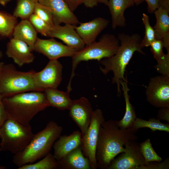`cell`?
<instances>
[{
  "mask_svg": "<svg viewBox=\"0 0 169 169\" xmlns=\"http://www.w3.org/2000/svg\"><path fill=\"white\" fill-rule=\"evenodd\" d=\"M136 133L132 128H120L117 120H105L100 127L96 145L98 168L108 169L115 157L125 152L126 143L138 139Z\"/></svg>",
  "mask_w": 169,
  "mask_h": 169,
  "instance_id": "6da1fadb",
  "label": "cell"
},
{
  "mask_svg": "<svg viewBox=\"0 0 169 169\" xmlns=\"http://www.w3.org/2000/svg\"><path fill=\"white\" fill-rule=\"evenodd\" d=\"M117 38L120 44L116 52L112 56L100 61L104 66L100 67V69L105 75L110 71L113 72L112 83L116 85L117 95L120 96L121 93L120 83L126 79L124 77L125 69L134 54L137 52L143 55L146 54L142 50V39L139 34L129 35L122 33H119Z\"/></svg>",
  "mask_w": 169,
  "mask_h": 169,
  "instance_id": "7a4b0ae2",
  "label": "cell"
},
{
  "mask_svg": "<svg viewBox=\"0 0 169 169\" xmlns=\"http://www.w3.org/2000/svg\"><path fill=\"white\" fill-rule=\"evenodd\" d=\"M2 102L8 118L23 125L30 122L38 113L49 106L44 93L32 91L3 98Z\"/></svg>",
  "mask_w": 169,
  "mask_h": 169,
  "instance_id": "3957f363",
  "label": "cell"
},
{
  "mask_svg": "<svg viewBox=\"0 0 169 169\" xmlns=\"http://www.w3.org/2000/svg\"><path fill=\"white\" fill-rule=\"evenodd\" d=\"M63 127L49 121L43 130L34 134L30 142L21 152L14 155L13 163L18 167L33 163L50 152L55 142L61 136Z\"/></svg>",
  "mask_w": 169,
  "mask_h": 169,
  "instance_id": "277c9868",
  "label": "cell"
},
{
  "mask_svg": "<svg viewBox=\"0 0 169 169\" xmlns=\"http://www.w3.org/2000/svg\"><path fill=\"white\" fill-rule=\"evenodd\" d=\"M117 37L112 34L106 33L102 35L98 41L85 45L82 49L77 52L73 56L72 71L67 87V90H72L71 83L75 75V70L78 64L82 61L101 59L110 57L116 52L120 46Z\"/></svg>",
  "mask_w": 169,
  "mask_h": 169,
  "instance_id": "5b68a950",
  "label": "cell"
},
{
  "mask_svg": "<svg viewBox=\"0 0 169 169\" xmlns=\"http://www.w3.org/2000/svg\"><path fill=\"white\" fill-rule=\"evenodd\" d=\"M35 71L22 72L12 64H3L0 70V94L3 98L21 93L39 91L34 79Z\"/></svg>",
  "mask_w": 169,
  "mask_h": 169,
  "instance_id": "8992f818",
  "label": "cell"
},
{
  "mask_svg": "<svg viewBox=\"0 0 169 169\" xmlns=\"http://www.w3.org/2000/svg\"><path fill=\"white\" fill-rule=\"evenodd\" d=\"M34 134L30 124L23 125L8 118L0 128V151L18 154L25 148Z\"/></svg>",
  "mask_w": 169,
  "mask_h": 169,
  "instance_id": "52a82bcc",
  "label": "cell"
},
{
  "mask_svg": "<svg viewBox=\"0 0 169 169\" xmlns=\"http://www.w3.org/2000/svg\"><path fill=\"white\" fill-rule=\"evenodd\" d=\"M105 121L101 109H97L93 110L90 124L82 137V151L84 156L88 159L92 169L98 168L96 158V145L100 127Z\"/></svg>",
  "mask_w": 169,
  "mask_h": 169,
  "instance_id": "ba28073f",
  "label": "cell"
},
{
  "mask_svg": "<svg viewBox=\"0 0 169 169\" xmlns=\"http://www.w3.org/2000/svg\"><path fill=\"white\" fill-rule=\"evenodd\" d=\"M124 146L125 152L112 161L108 169H138L147 163L136 140L130 141Z\"/></svg>",
  "mask_w": 169,
  "mask_h": 169,
  "instance_id": "9c48e42d",
  "label": "cell"
},
{
  "mask_svg": "<svg viewBox=\"0 0 169 169\" xmlns=\"http://www.w3.org/2000/svg\"><path fill=\"white\" fill-rule=\"evenodd\" d=\"M146 100L156 108H169V77L161 75L151 78L145 91Z\"/></svg>",
  "mask_w": 169,
  "mask_h": 169,
  "instance_id": "30bf717a",
  "label": "cell"
},
{
  "mask_svg": "<svg viewBox=\"0 0 169 169\" xmlns=\"http://www.w3.org/2000/svg\"><path fill=\"white\" fill-rule=\"evenodd\" d=\"M63 66L58 59L49 60L45 68L35 72L34 79L38 90L44 91L49 88H57L62 80Z\"/></svg>",
  "mask_w": 169,
  "mask_h": 169,
  "instance_id": "8fae6325",
  "label": "cell"
},
{
  "mask_svg": "<svg viewBox=\"0 0 169 169\" xmlns=\"http://www.w3.org/2000/svg\"><path fill=\"white\" fill-rule=\"evenodd\" d=\"M33 51L43 54L49 60L58 59L63 57H72L78 51L57 41L53 38L46 39L38 38Z\"/></svg>",
  "mask_w": 169,
  "mask_h": 169,
  "instance_id": "7c38bea8",
  "label": "cell"
},
{
  "mask_svg": "<svg viewBox=\"0 0 169 169\" xmlns=\"http://www.w3.org/2000/svg\"><path fill=\"white\" fill-rule=\"evenodd\" d=\"M68 110L69 116L80 129L83 137L90 124L93 111L90 102L84 97L72 100Z\"/></svg>",
  "mask_w": 169,
  "mask_h": 169,
  "instance_id": "4fadbf2b",
  "label": "cell"
},
{
  "mask_svg": "<svg viewBox=\"0 0 169 169\" xmlns=\"http://www.w3.org/2000/svg\"><path fill=\"white\" fill-rule=\"evenodd\" d=\"M38 2L48 8L51 11L54 25L64 23L76 26L80 23L74 12L70 9L64 0H40Z\"/></svg>",
  "mask_w": 169,
  "mask_h": 169,
  "instance_id": "5bb4252c",
  "label": "cell"
},
{
  "mask_svg": "<svg viewBox=\"0 0 169 169\" xmlns=\"http://www.w3.org/2000/svg\"><path fill=\"white\" fill-rule=\"evenodd\" d=\"M75 26L69 24L53 25L48 36L59 39L66 45L79 51L85 45L76 31Z\"/></svg>",
  "mask_w": 169,
  "mask_h": 169,
  "instance_id": "9a60e30c",
  "label": "cell"
},
{
  "mask_svg": "<svg viewBox=\"0 0 169 169\" xmlns=\"http://www.w3.org/2000/svg\"><path fill=\"white\" fill-rule=\"evenodd\" d=\"M32 51L25 42L13 38L7 44L6 54L18 66L21 67L33 62L35 57Z\"/></svg>",
  "mask_w": 169,
  "mask_h": 169,
  "instance_id": "2e32d148",
  "label": "cell"
},
{
  "mask_svg": "<svg viewBox=\"0 0 169 169\" xmlns=\"http://www.w3.org/2000/svg\"><path fill=\"white\" fill-rule=\"evenodd\" d=\"M109 20L98 17L89 22L79 23L75 29L85 45L95 41L99 34L108 26Z\"/></svg>",
  "mask_w": 169,
  "mask_h": 169,
  "instance_id": "e0dca14e",
  "label": "cell"
},
{
  "mask_svg": "<svg viewBox=\"0 0 169 169\" xmlns=\"http://www.w3.org/2000/svg\"><path fill=\"white\" fill-rule=\"evenodd\" d=\"M82 136L80 131H74L69 135L60 136L55 142L53 147L54 156L59 161L72 150L81 145Z\"/></svg>",
  "mask_w": 169,
  "mask_h": 169,
  "instance_id": "ac0fdd59",
  "label": "cell"
},
{
  "mask_svg": "<svg viewBox=\"0 0 169 169\" xmlns=\"http://www.w3.org/2000/svg\"><path fill=\"white\" fill-rule=\"evenodd\" d=\"M156 19L153 27L155 39L161 40L169 53V9L159 7L154 12Z\"/></svg>",
  "mask_w": 169,
  "mask_h": 169,
  "instance_id": "d6986e66",
  "label": "cell"
},
{
  "mask_svg": "<svg viewBox=\"0 0 169 169\" xmlns=\"http://www.w3.org/2000/svg\"><path fill=\"white\" fill-rule=\"evenodd\" d=\"M60 169H90L89 161L83 153L81 145L58 161Z\"/></svg>",
  "mask_w": 169,
  "mask_h": 169,
  "instance_id": "ffe728a7",
  "label": "cell"
},
{
  "mask_svg": "<svg viewBox=\"0 0 169 169\" xmlns=\"http://www.w3.org/2000/svg\"><path fill=\"white\" fill-rule=\"evenodd\" d=\"M132 0H109L107 4L110 13L112 27L115 29L118 27L125 26L126 20L124 13L125 10L133 6Z\"/></svg>",
  "mask_w": 169,
  "mask_h": 169,
  "instance_id": "44dd1931",
  "label": "cell"
},
{
  "mask_svg": "<svg viewBox=\"0 0 169 169\" xmlns=\"http://www.w3.org/2000/svg\"><path fill=\"white\" fill-rule=\"evenodd\" d=\"M37 33L28 19L22 20L15 27L13 33V38L26 43L32 51L37 40Z\"/></svg>",
  "mask_w": 169,
  "mask_h": 169,
  "instance_id": "7402d4cb",
  "label": "cell"
},
{
  "mask_svg": "<svg viewBox=\"0 0 169 169\" xmlns=\"http://www.w3.org/2000/svg\"><path fill=\"white\" fill-rule=\"evenodd\" d=\"M44 91L49 106L59 110H69L72 101L70 97V92H64L57 88L47 89Z\"/></svg>",
  "mask_w": 169,
  "mask_h": 169,
  "instance_id": "603a6c76",
  "label": "cell"
},
{
  "mask_svg": "<svg viewBox=\"0 0 169 169\" xmlns=\"http://www.w3.org/2000/svg\"><path fill=\"white\" fill-rule=\"evenodd\" d=\"M151 51L157 64L155 68L161 75L169 77V53L165 54L164 45L161 40L155 39L151 44Z\"/></svg>",
  "mask_w": 169,
  "mask_h": 169,
  "instance_id": "cb8c5ba5",
  "label": "cell"
},
{
  "mask_svg": "<svg viewBox=\"0 0 169 169\" xmlns=\"http://www.w3.org/2000/svg\"><path fill=\"white\" fill-rule=\"evenodd\" d=\"M120 84L125 103V110L123 118L120 120L117 121V122L118 126L121 129L131 128L137 117L136 112L134 107L130 101L128 94L129 89L127 80L121 81Z\"/></svg>",
  "mask_w": 169,
  "mask_h": 169,
  "instance_id": "d4e9b609",
  "label": "cell"
},
{
  "mask_svg": "<svg viewBox=\"0 0 169 169\" xmlns=\"http://www.w3.org/2000/svg\"><path fill=\"white\" fill-rule=\"evenodd\" d=\"M143 128H149L153 131H159L169 132V123H163L154 118L146 120L136 117L131 128L136 132L138 129Z\"/></svg>",
  "mask_w": 169,
  "mask_h": 169,
  "instance_id": "484cf974",
  "label": "cell"
},
{
  "mask_svg": "<svg viewBox=\"0 0 169 169\" xmlns=\"http://www.w3.org/2000/svg\"><path fill=\"white\" fill-rule=\"evenodd\" d=\"M17 24V18L13 15L0 11V36L9 37L12 36Z\"/></svg>",
  "mask_w": 169,
  "mask_h": 169,
  "instance_id": "4316f807",
  "label": "cell"
},
{
  "mask_svg": "<svg viewBox=\"0 0 169 169\" xmlns=\"http://www.w3.org/2000/svg\"><path fill=\"white\" fill-rule=\"evenodd\" d=\"M18 169H60L58 161L50 152L42 160L35 163L25 164Z\"/></svg>",
  "mask_w": 169,
  "mask_h": 169,
  "instance_id": "83f0119b",
  "label": "cell"
},
{
  "mask_svg": "<svg viewBox=\"0 0 169 169\" xmlns=\"http://www.w3.org/2000/svg\"><path fill=\"white\" fill-rule=\"evenodd\" d=\"M35 3L32 0H18L13 15L22 20L28 19L33 13Z\"/></svg>",
  "mask_w": 169,
  "mask_h": 169,
  "instance_id": "f1b7e54d",
  "label": "cell"
},
{
  "mask_svg": "<svg viewBox=\"0 0 169 169\" xmlns=\"http://www.w3.org/2000/svg\"><path fill=\"white\" fill-rule=\"evenodd\" d=\"M140 145L141 152L146 163L162 161L161 157L158 155L153 149L149 139H146L140 144Z\"/></svg>",
  "mask_w": 169,
  "mask_h": 169,
  "instance_id": "f546056e",
  "label": "cell"
},
{
  "mask_svg": "<svg viewBox=\"0 0 169 169\" xmlns=\"http://www.w3.org/2000/svg\"><path fill=\"white\" fill-rule=\"evenodd\" d=\"M142 20L145 28L144 37L141 43V46L143 48L150 46L151 43L155 39V38L154 30L150 25L148 16L143 13Z\"/></svg>",
  "mask_w": 169,
  "mask_h": 169,
  "instance_id": "4dcf8cb0",
  "label": "cell"
},
{
  "mask_svg": "<svg viewBox=\"0 0 169 169\" xmlns=\"http://www.w3.org/2000/svg\"><path fill=\"white\" fill-rule=\"evenodd\" d=\"M28 20L38 33L45 36H48L52 26L48 24L34 13L31 15Z\"/></svg>",
  "mask_w": 169,
  "mask_h": 169,
  "instance_id": "1f68e13d",
  "label": "cell"
},
{
  "mask_svg": "<svg viewBox=\"0 0 169 169\" xmlns=\"http://www.w3.org/2000/svg\"><path fill=\"white\" fill-rule=\"evenodd\" d=\"M33 13L49 25H54L53 16L50 10L38 2L35 3Z\"/></svg>",
  "mask_w": 169,
  "mask_h": 169,
  "instance_id": "d6a6232c",
  "label": "cell"
},
{
  "mask_svg": "<svg viewBox=\"0 0 169 169\" xmlns=\"http://www.w3.org/2000/svg\"><path fill=\"white\" fill-rule=\"evenodd\" d=\"M162 161H155L149 162L146 165L139 167L138 169H168L169 158H167L162 162H161Z\"/></svg>",
  "mask_w": 169,
  "mask_h": 169,
  "instance_id": "836d02e7",
  "label": "cell"
},
{
  "mask_svg": "<svg viewBox=\"0 0 169 169\" xmlns=\"http://www.w3.org/2000/svg\"><path fill=\"white\" fill-rule=\"evenodd\" d=\"M157 119L167 121L169 123V108H160L157 115Z\"/></svg>",
  "mask_w": 169,
  "mask_h": 169,
  "instance_id": "e575fe53",
  "label": "cell"
},
{
  "mask_svg": "<svg viewBox=\"0 0 169 169\" xmlns=\"http://www.w3.org/2000/svg\"><path fill=\"white\" fill-rule=\"evenodd\" d=\"M144 0L147 3V12L149 13H154L159 7L160 0Z\"/></svg>",
  "mask_w": 169,
  "mask_h": 169,
  "instance_id": "d590c367",
  "label": "cell"
},
{
  "mask_svg": "<svg viewBox=\"0 0 169 169\" xmlns=\"http://www.w3.org/2000/svg\"><path fill=\"white\" fill-rule=\"evenodd\" d=\"M73 12L83 3V0H64Z\"/></svg>",
  "mask_w": 169,
  "mask_h": 169,
  "instance_id": "8d00e7d4",
  "label": "cell"
},
{
  "mask_svg": "<svg viewBox=\"0 0 169 169\" xmlns=\"http://www.w3.org/2000/svg\"><path fill=\"white\" fill-rule=\"evenodd\" d=\"M8 118L7 112L2 101L0 102V128Z\"/></svg>",
  "mask_w": 169,
  "mask_h": 169,
  "instance_id": "74e56055",
  "label": "cell"
},
{
  "mask_svg": "<svg viewBox=\"0 0 169 169\" xmlns=\"http://www.w3.org/2000/svg\"><path fill=\"white\" fill-rule=\"evenodd\" d=\"M97 0H83L84 5L87 8H93L97 5Z\"/></svg>",
  "mask_w": 169,
  "mask_h": 169,
  "instance_id": "f35d334b",
  "label": "cell"
},
{
  "mask_svg": "<svg viewBox=\"0 0 169 169\" xmlns=\"http://www.w3.org/2000/svg\"><path fill=\"white\" fill-rule=\"evenodd\" d=\"M11 0H0V4L3 6L6 5Z\"/></svg>",
  "mask_w": 169,
  "mask_h": 169,
  "instance_id": "ab89813d",
  "label": "cell"
},
{
  "mask_svg": "<svg viewBox=\"0 0 169 169\" xmlns=\"http://www.w3.org/2000/svg\"><path fill=\"white\" fill-rule=\"evenodd\" d=\"M109 0H97L98 3H101L107 5Z\"/></svg>",
  "mask_w": 169,
  "mask_h": 169,
  "instance_id": "60d3db41",
  "label": "cell"
},
{
  "mask_svg": "<svg viewBox=\"0 0 169 169\" xmlns=\"http://www.w3.org/2000/svg\"><path fill=\"white\" fill-rule=\"evenodd\" d=\"M135 4L136 5H138L141 3H142L143 1V0H132Z\"/></svg>",
  "mask_w": 169,
  "mask_h": 169,
  "instance_id": "b9f144b4",
  "label": "cell"
},
{
  "mask_svg": "<svg viewBox=\"0 0 169 169\" xmlns=\"http://www.w3.org/2000/svg\"><path fill=\"white\" fill-rule=\"evenodd\" d=\"M3 57V54L2 51L0 50V59H1Z\"/></svg>",
  "mask_w": 169,
  "mask_h": 169,
  "instance_id": "7bdbcfd3",
  "label": "cell"
},
{
  "mask_svg": "<svg viewBox=\"0 0 169 169\" xmlns=\"http://www.w3.org/2000/svg\"><path fill=\"white\" fill-rule=\"evenodd\" d=\"M4 64V63L3 62H0V69H1L2 66V65Z\"/></svg>",
  "mask_w": 169,
  "mask_h": 169,
  "instance_id": "ee69618b",
  "label": "cell"
},
{
  "mask_svg": "<svg viewBox=\"0 0 169 169\" xmlns=\"http://www.w3.org/2000/svg\"><path fill=\"white\" fill-rule=\"evenodd\" d=\"M2 99H3V97L2 95H1V94H0V102L2 101Z\"/></svg>",
  "mask_w": 169,
  "mask_h": 169,
  "instance_id": "f6af8a7d",
  "label": "cell"
},
{
  "mask_svg": "<svg viewBox=\"0 0 169 169\" xmlns=\"http://www.w3.org/2000/svg\"><path fill=\"white\" fill-rule=\"evenodd\" d=\"M5 168V167L3 166H0V169H4Z\"/></svg>",
  "mask_w": 169,
  "mask_h": 169,
  "instance_id": "bcb514c9",
  "label": "cell"
},
{
  "mask_svg": "<svg viewBox=\"0 0 169 169\" xmlns=\"http://www.w3.org/2000/svg\"><path fill=\"white\" fill-rule=\"evenodd\" d=\"M35 2H38L40 0H32Z\"/></svg>",
  "mask_w": 169,
  "mask_h": 169,
  "instance_id": "7dc6e473",
  "label": "cell"
}]
</instances>
